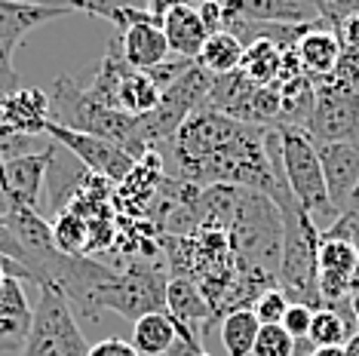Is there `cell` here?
<instances>
[{
    "mask_svg": "<svg viewBox=\"0 0 359 356\" xmlns=\"http://www.w3.org/2000/svg\"><path fill=\"white\" fill-rule=\"evenodd\" d=\"M353 313L350 307H341V310H332V307H323V310L313 313L310 320V344L313 347H344L350 338H353Z\"/></svg>",
    "mask_w": 359,
    "mask_h": 356,
    "instance_id": "cell-22",
    "label": "cell"
},
{
    "mask_svg": "<svg viewBox=\"0 0 359 356\" xmlns=\"http://www.w3.org/2000/svg\"><path fill=\"white\" fill-rule=\"evenodd\" d=\"M227 22H261V25H313L323 22L325 0H222Z\"/></svg>",
    "mask_w": 359,
    "mask_h": 356,
    "instance_id": "cell-12",
    "label": "cell"
},
{
    "mask_svg": "<svg viewBox=\"0 0 359 356\" xmlns=\"http://www.w3.org/2000/svg\"><path fill=\"white\" fill-rule=\"evenodd\" d=\"M280 135V160H283V178L289 184L292 200L325 231L334 221V209L329 203L325 191V175L320 163L316 142L298 126H273Z\"/></svg>",
    "mask_w": 359,
    "mask_h": 356,
    "instance_id": "cell-6",
    "label": "cell"
},
{
    "mask_svg": "<svg viewBox=\"0 0 359 356\" xmlns=\"http://www.w3.org/2000/svg\"><path fill=\"white\" fill-rule=\"evenodd\" d=\"M6 277H15V280H22V282H34V277H31V271H28L25 264H19V261H13V258L0 255V286H4Z\"/></svg>",
    "mask_w": 359,
    "mask_h": 356,
    "instance_id": "cell-31",
    "label": "cell"
},
{
    "mask_svg": "<svg viewBox=\"0 0 359 356\" xmlns=\"http://www.w3.org/2000/svg\"><path fill=\"white\" fill-rule=\"evenodd\" d=\"M325 22H313L304 28V34L295 43V55L301 62V71L313 80H325L338 71L341 64V40L334 37V31H325Z\"/></svg>",
    "mask_w": 359,
    "mask_h": 356,
    "instance_id": "cell-17",
    "label": "cell"
},
{
    "mask_svg": "<svg viewBox=\"0 0 359 356\" xmlns=\"http://www.w3.org/2000/svg\"><path fill=\"white\" fill-rule=\"evenodd\" d=\"M53 240L65 255L89 252V221L77 209H62L53 218Z\"/></svg>",
    "mask_w": 359,
    "mask_h": 356,
    "instance_id": "cell-24",
    "label": "cell"
},
{
    "mask_svg": "<svg viewBox=\"0 0 359 356\" xmlns=\"http://www.w3.org/2000/svg\"><path fill=\"white\" fill-rule=\"evenodd\" d=\"M46 139H53L55 144H62L68 153L83 163L89 172H95L104 182H117L123 184L135 169V160L129 157L126 151H120L117 144L104 142V139H95V135H86V132H77V129H68V126H59V123H50L46 126Z\"/></svg>",
    "mask_w": 359,
    "mask_h": 356,
    "instance_id": "cell-10",
    "label": "cell"
},
{
    "mask_svg": "<svg viewBox=\"0 0 359 356\" xmlns=\"http://www.w3.org/2000/svg\"><path fill=\"white\" fill-rule=\"evenodd\" d=\"M325 240H344V242H353L359 249V188L350 193V200L344 203V209L338 212V218L323 231Z\"/></svg>",
    "mask_w": 359,
    "mask_h": 356,
    "instance_id": "cell-25",
    "label": "cell"
},
{
    "mask_svg": "<svg viewBox=\"0 0 359 356\" xmlns=\"http://www.w3.org/2000/svg\"><path fill=\"white\" fill-rule=\"evenodd\" d=\"M53 153H55V142L50 139V144H43L40 151L0 160V182H4L6 193H10L13 209L25 206V209H37L40 212V193H43Z\"/></svg>",
    "mask_w": 359,
    "mask_h": 356,
    "instance_id": "cell-13",
    "label": "cell"
},
{
    "mask_svg": "<svg viewBox=\"0 0 359 356\" xmlns=\"http://www.w3.org/2000/svg\"><path fill=\"white\" fill-rule=\"evenodd\" d=\"M0 99H4V93H0Z\"/></svg>",
    "mask_w": 359,
    "mask_h": 356,
    "instance_id": "cell-38",
    "label": "cell"
},
{
    "mask_svg": "<svg viewBox=\"0 0 359 356\" xmlns=\"http://www.w3.org/2000/svg\"><path fill=\"white\" fill-rule=\"evenodd\" d=\"M283 212V258L276 271V286L292 304H307L323 310L320 298V224L295 200L276 203Z\"/></svg>",
    "mask_w": 359,
    "mask_h": 356,
    "instance_id": "cell-4",
    "label": "cell"
},
{
    "mask_svg": "<svg viewBox=\"0 0 359 356\" xmlns=\"http://www.w3.org/2000/svg\"><path fill=\"white\" fill-rule=\"evenodd\" d=\"M298 341L283 326H261L252 356H295Z\"/></svg>",
    "mask_w": 359,
    "mask_h": 356,
    "instance_id": "cell-26",
    "label": "cell"
},
{
    "mask_svg": "<svg viewBox=\"0 0 359 356\" xmlns=\"http://www.w3.org/2000/svg\"><path fill=\"white\" fill-rule=\"evenodd\" d=\"M86 356H142L133 347V341H123V338H104V341L89 347Z\"/></svg>",
    "mask_w": 359,
    "mask_h": 356,
    "instance_id": "cell-30",
    "label": "cell"
},
{
    "mask_svg": "<svg viewBox=\"0 0 359 356\" xmlns=\"http://www.w3.org/2000/svg\"><path fill=\"white\" fill-rule=\"evenodd\" d=\"M209 108L252 126H280L283 117L280 86H258L240 71L227 77H212Z\"/></svg>",
    "mask_w": 359,
    "mask_h": 356,
    "instance_id": "cell-9",
    "label": "cell"
},
{
    "mask_svg": "<svg viewBox=\"0 0 359 356\" xmlns=\"http://www.w3.org/2000/svg\"><path fill=\"white\" fill-rule=\"evenodd\" d=\"M178 329L175 320L169 317V310L144 313L133 322V347L142 356H166L169 347L175 344Z\"/></svg>",
    "mask_w": 359,
    "mask_h": 356,
    "instance_id": "cell-21",
    "label": "cell"
},
{
    "mask_svg": "<svg viewBox=\"0 0 359 356\" xmlns=\"http://www.w3.org/2000/svg\"><path fill=\"white\" fill-rule=\"evenodd\" d=\"M31 322H34V307L28 304L25 282L6 277L0 286V350L6 353H22Z\"/></svg>",
    "mask_w": 359,
    "mask_h": 356,
    "instance_id": "cell-16",
    "label": "cell"
},
{
    "mask_svg": "<svg viewBox=\"0 0 359 356\" xmlns=\"http://www.w3.org/2000/svg\"><path fill=\"white\" fill-rule=\"evenodd\" d=\"M163 34H166L169 53H175L178 59L194 62L212 31L200 19L197 6H175V10L163 13Z\"/></svg>",
    "mask_w": 359,
    "mask_h": 356,
    "instance_id": "cell-18",
    "label": "cell"
},
{
    "mask_svg": "<svg viewBox=\"0 0 359 356\" xmlns=\"http://www.w3.org/2000/svg\"><path fill=\"white\" fill-rule=\"evenodd\" d=\"M313 111L304 132L325 144H356L359 148V89L334 77L316 80Z\"/></svg>",
    "mask_w": 359,
    "mask_h": 356,
    "instance_id": "cell-8",
    "label": "cell"
},
{
    "mask_svg": "<svg viewBox=\"0 0 359 356\" xmlns=\"http://www.w3.org/2000/svg\"><path fill=\"white\" fill-rule=\"evenodd\" d=\"M359 289V249L344 240L320 237V298L323 307L341 310Z\"/></svg>",
    "mask_w": 359,
    "mask_h": 356,
    "instance_id": "cell-11",
    "label": "cell"
},
{
    "mask_svg": "<svg viewBox=\"0 0 359 356\" xmlns=\"http://www.w3.org/2000/svg\"><path fill=\"white\" fill-rule=\"evenodd\" d=\"M74 10L62 0H0V46L15 53L31 31Z\"/></svg>",
    "mask_w": 359,
    "mask_h": 356,
    "instance_id": "cell-14",
    "label": "cell"
},
{
    "mask_svg": "<svg viewBox=\"0 0 359 356\" xmlns=\"http://www.w3.org/2000/svg\"><path fill=\"white\" fill-rule=\"evenodd\" d=\"M313 307H307V304H289V310H285V317L280 326L289 331L295 341H301V338H307L310 335V320H313Z\"/></svg>",
    "mask_w": 359,
    "mask_h": 356,
    "instance_id": "cell-29",
    "label": "cell"
},
{
    "mask_svg": "<svg viewBox=\"0 0 359 356\" xmlns=\"http://www.w3.org/2000/svg\"><path fill=\"white\" fill-rule=\"evenodd\" d=\"M62 4L71 6V10L104 15V19H111V15L117 10H123V6H151V4H144V0H62Z\"/></svg>",
    "mask_w": 359,
    "mask_h": 356,
    "instance_id": "cell-28",
    "label": "cell"
},
{
    "mask_svg": "<svg viewBox=\"0 0 359 356\" xmlns=\"http://www.w3.org/2000/svg\"><path fill=\"white\" fill-rule=\"evenodd\" d=\"M166 310L175 320V326H187L200 335L203 322H212V307L200 286L187 277H172L166 286Z\"/></svg>",
    "mask_w": 359,
    "mask_h": 356,
    "instance_id": "cell-19",
    "label": "cell"
},
{
    "mask_svg": "<svg viewBox=\"0 0 359 356\" xmlns=\"http://www.w3.org/2000/svg\"><path fill=\"white\" fill-rule=\"evenodd\" d=\"M307 356H344V347H313Z\"/></svg>",
    "mask_w": 359,
    "mask_h": 356,
    "instance_id": "cell-34",
    "label": "cell"
},
{
    "mask_svg": "<svg viewBox=\"0 0 359 356\" xmlns=\"http://www.w3.org/2000/svg\"><path fill=\"white\" fill-rule=\"evenodd\" d=\"M289 298H285V292H280V289H267L264 295L255 298V304H252V313L258 317L261 326H280L285 310H289Z\"/></svg>",
    "mask_w": 359,
    "mask_h": 356,
    "instance_id": "cell-27",
    "label": "cell"
},
{
    "mask_svg": "<svg viewBox=\"0 0 359 356\" xmlns=\"http://www.w3.org/2000/svg\"><path fill=\"white\" fill-rule=\"evenodd\" d=\"M258 329H261V322L249 307L231 310L227 317H222V344H224L227 356H252Z\"/></svg>",
    "mask_w": 359,
    "mask_h": 356,
    "instance_id": "cell-23",
    "label": "cell"
},
{
    "mask_svg": "<svg viewBox=\"0 0 359 356\" xmlns=\"http://www.w3.org/2000/svg\"><path fill=\"white\" fill-rule=\"evenodd\" d=\"M227 242L233 252V267L243 277L276 280L283 258V212L267 193H236V212L227 228Z\"/></svg>",
    "mask_w": 359,
    "mask_h": 356,
    "instance_id": "cell-2",
    "label": "cell"
},
{
    "mask_svg": "<svg viewBox=\"0 0 359 356\" xmlns=\"http://www.w3.org/2000/svg\"><path fill=\"white\" fill-rule=\"evenodd\" d=\"M197 356H212V353H206V350H203V353H197Z\"/></svg>",
    "mask_w": 359,
    "mask_h": 356,
    "instance_id": "cell-37",
    "label": "cell"
},
{
    "mask_svg": "<svg viewBox=\"0 0 359 356\" xmlns=\"http://www.w3.org/2000/svg\"><path fill=\"white\" fill-rule=\"evenodd\" d=\"M10 212H13V200H10V193H6L4 182H0V218H6Z\"/></svg>",
    "mask_w": 359,
    "mask_h": 356,
    "instance_id": "cell-33",
    "label": "cell"
},
{
    "mask_svg": "<svg viewBox=\"0 0 359 356\" xmlns=\"http://www.w3.org/2000/svg\"><path fill=\"white\" fill-rule=\"evenodd\" d=\"M197 0H151V10L157 13V15H163L166 10H175V6H194Z\"/></svg>",
    "mask_w": 359,
    "mask_h": 356,
    "instance_id": "cell-32",
    "label": "cell"
},
{
    "mask_svg": "<svg viewBox=\"0 0 359 356\" xmlns=\"http://www.w3.org/2000/svg\"><path fill=\"white\" fill-rule=\"evenodd\" d=\"M320 151V163L325 175V191H329V203L334 209V218L344 209L350 193L359 188V148L356 144H325L316 142Z\"/></svg>",
    "mask_w": 359,
    "mask_h": 356,
    "instance_id": "cell-15",
    "label": "cell"
},
{
    "mask_svg": "<svg viewBox=\"0 0 359 356\" xmlns=\"http://www.w3.org/2000/svg\"><path fill=\"white\" fill-rule=\"evenodd\" d=\"M160 153L169 178L197 184V188H243L267 193L273 203L289 200V184L283 178L280 135L273 126H252L203 108L178 126Z\"/></svg>",
    "mask_w": 359,
    "mask_h": 356,
    "instance_id": "cell-1",
    "label": "cell"
},
{
    "mask_svg": "<svg viewBox=\"0 0 359 356\" xmlns=\"http://www.w3.org/2000/svg\"><path fill=\"white\" fill-rule=\"evenodd\" d=\"M344 356H359V331H353V338L344 344Z\"/></svg>",
    "mask_w": 359,
    "mask_h": 356,
    "instance_id": "cell-36",
    "label": "cell"
},
{
    "mask_svg": "<svg viewBox=\"0 0 359 356\" xmlns=\"http://www.w3.org/2000/svg\"><path fill=\"white\" fill-rule=\"evenodd\" d=\"M347 307H350V313H353V322L359 326V289H356V292L347 298Z\"/></svg>",
    "mask_w": 359,
    "mask_h": 356,
    "instance_id": "cell-35",
    "label": "cell"
},
{
    "mask_svg": "<svg viewBox=\"0 0 359 356\" xmlns=\"http://www.w3.org/2000/svg\"><path fill=\"white\" fill-rule=\"evenodd\" d=\"M53 108V123L77 129V132L95 135L111 144H117L120 151H126L129 157H148V139H144L142 117H129L123 111L104 108L102 102H95L86 93V86H80L74 77H59L50 95Z\"/></svg>",
    "mask_w": 359,
    "mask_h": 356,
    "instance_id": "cell-3",
    "label": "cell"
},
{
    "mask_svg": "<svg viewBox=\"0 0 359 356\" xmlns=\"http://www.w3.org/2000/svg\"><path fill=\"white\" fill-rule=\"evenodd\" d=\"M37 289L40 298L34 307V322L19 356H86L89 344L65 295L55 292L53 286Z\"/></svg>",
    "mask_w": 359,
    "mask_h": 356,
    "instance_id": "cell-7",
    "label": "cell"
},
{
    "mask_svg": "<svg viewBox=\"0 0 359 356\" xmlns=\"http://www.w3.org/2000/svg\"><path fill=\"white\" fill-rule=\"evenodd\" d=\"M243 53H246V43L236 34H231V31H215V34L206 37V43H203V50L194 62H197V68L206 71L209 77H227V74H233V71H240Z\"/></svg>",
    "mask_w": 359,
    "mask_h": 356,
    "instance_id": "cell-20",
    "label": "cell"
},
{
    "mask_svg": "<svg viewBox=\"0 0 359 356\" xmlns=\"http://www.w3.org/2000/svg\"><path fill=\"white\" fill-rule=\"evenodd\" d=\"M166 286L163 267L154 261H133L126 271H111L95 282L86 298L83 320L95 322L104 310H114L126 320H138L144 313L166 310Z\"/></svg>",
    "mask_w": 359,
    "mask_h": 356,
    "instance_id": "cell-5",
    "label": "cell"
}]
</instances>
